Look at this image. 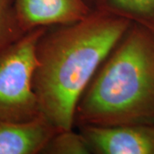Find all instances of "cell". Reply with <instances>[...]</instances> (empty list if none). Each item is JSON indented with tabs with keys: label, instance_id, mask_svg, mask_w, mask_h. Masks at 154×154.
I'll return each instance as SVG.
<instances>
[{
	"label": "cell",
	"instance_id": "7",
	"mask_svg": "<svg viewBox=\"0 0 154 154\" xmlns=\"http://www.w3.org/2000/svg\"><path fill=\"white\" fill-rule=\"evenodd\" d=\"M98 10L154 28V0H105Z\"/></svg>",
	"mask_w": 154,
	"mask_h": 154
},
{
	"label": "cell",
	"instance_id": "2",
	"mask_svg": "<svg viewBox=\"0 0 154 154\" xmlns=\"http://www.w3.org/2000/svg\"><path fill=\"white\" fill-rule=\"evenodd\" d=\"M75 124H154V28L132 22L81 97Z\"/></svg>",
	"mask_w": 154,
	"mask_h": 154
},
{
	"label": "cell",
	"instance_id": "3",
	"mask_svg": "<svg viewBox=\"0 0 154 154\" xmlns=\"http://www.w3.org/2000/svg\"><path fill=\"white\" fill-rule=\"evenodd\" d=\"M48 28L28 31L0 51V119L26 122L43 116L33 86L37 45Z\"/></svg>",
	"mask_w": 154,
	"mask_h": 154
},
{
	"label": "cell",
	"instance_id": "9",
	"mask_svg": "<svg viewBox=\"0 0 154 154\" xmlns=\"http://www.w3.org/2000/svg\"><path fill=\"white\" fill-rule=\"evenodd\" d=\"M14 0H0V51L22 37Z\"/></svg>",
	"mask_w": 154,
	"mask_h": 154
},
{
	"label": "cell",
	"instance_id": "4",
	"mask_svg": "<svg viewBox=\"0 0 154 154\" xmlns=\"http://www.w3.org/2000/svg\"><path fill=\"white\" fill-rule=\"evenodd\" d=\"M92 153L154 154V124L79 125Z\"/></svg>",
	"mask_w": 154,
	"mask_h": 154
},
{
	"label": "cell",
	"instance_id": "1",
	"mask_svg": "<svg viewBox=\"0 0 154 154\" xmlns=\"http://www.w3.org/2000/svg\"><path fill=\"white\" fill-rule=\"evenodd\" d=\"M132 21L94 10L80 22L48 32L37 45L33 86L41 112L59 130H70L79 100Z\"/></svg>",
	"mask_w": 154,
	"mask_h": 154
},
{
	"label": "cell",
	"instance_id": "5",
	"mask_svg": "<svg viewBox=\"0 0 154 154\" xmlns=\"http://www.w3.org/2000/svg\"><path fill=\"white\" fill-rule=\"evenodd\" d=\"M14 4L25 33L38 28L80 22L94 11L86 0H14Z\"/></svg>",
	"mask_w": 154,
	"mask_h": 154
},
{
	"label": "cell",
	"instance_id": "6",
	"mask_svg": "<svg viewBox=\"0 0 154 154\" xmlns=\"http://www.w3.org/2000/svg\"><path fill=\"white\" fill-rule=\"evenodd\" d=\"M59 131L44 116L26 122L0 119V154L42 153Z\"/></svg>",
	"mask_w": 154,
	"mask_h": 154
},
{
	"label": "cell",
	"instance_id": "8",
	"mask_svg": "<svg viewBox=\"0 0 154 154\" xmlns=\"http://www.w3.org/2000/svg\"><path fill=\"white\" fill-rule=\"evenodd\" d=\"M42 153L90 154L92 152L82 134L70 129L57 133L46 145Z\"/></svg>",
	"mask_w": 154,
	"mask_h": 154
},
{
	"label": "cell",
	"instance_id": "10",
	"mask_svg": "<svg viewBox=\"0 0 154 154\" xmlns=\"http://www.w3.org/2000/svg\"><path fill=\"white\" fill-rule=\"evenodd\" d=\"M90 7L94 10H98L104 4L105 0H86Z\"/></svg>",
	"mask_w": 154,
	"mask_h": 154
}]
</instances>
